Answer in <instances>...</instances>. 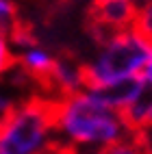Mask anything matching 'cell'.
Returning a JSON list of instances; mask_svg holds the SVG:
<instances>
[{"label": "cell", "instance_id": "6da1fadb", "mask_svg": "<svg viewBox=\"0 0 152 154\" xmlns=\"http://www.w3.org/2000/svg\"><path fill=\"white\" fill-rule=\"evenodd\" d=\"M130 135L124 115L96 100L89 87L54 100V137L63 152H96Z\"/></svg>", "mask_w": 152, "mask_h": 154}, {"label": "cell", "instance_id": "7a4b0ae2", "mask_svg": "<svg viewBox=\"0 0 152 154\" xmlns=\"http://www.w3.org/2000/svg\"><path fill=\"white\" fill-rule=\"evenodd\" d=\"M54 137V100L30 96L0 122V154H52Z\"/></svg>", "mask_w": 152, "mask_h": 154}, {"label": "cell", "instance_id": "3957f363", "mask_svg": "<svg viewBox=\"0 0 152 154\" xmlns=\"http://www.w3.org/2000/svg\"><path fill=\"white\" fill-rule=\"evenodd\" d=\"M152 52V42L137 28H124L98 39V46L85 63L87 87L111 80L139 76Z\"/></svg>", "mask_w": 152, "mask_h": 154}, {"label": "cell", "instance_id": "277c9868", "mask_svg": "<svg viewBox=\"0 0 152 154\" xmlns=\"http://www.w3.org/2000/svg\"><path fill=\"white\" fill-rule=\"evenodd\" d=\"M137 15V7L128 0H91L89 7V22L96 35V42L111 33L124 28H133Z\"/></svg>", "mask_w": 152, "mask_h": 154}, {"label": "cell", "instance_id": "5b68a950", "mask_svg": "<svg viewBox=\"0 0 152 154\" xmlns=\"http://www.w3.org/2000/svg\"><path fill=\"white\" fill-rule=\"evenodd\" d=\"M42 87L48 91L46 96L50 100H59V98L83 91L87 87L85 63L72 54H57L52 69H50V74L42 83Z\"/></svg>", "mask_w": 152, "mask_h": 154}, {"label": "cell", "instance_id": "8992f818", "mask_svg": "<svg viewBox=\"0 0 152 154\" xmlns=\"http://www.w3.org/2000/svg\"><path fill=\"white\" fill-rule=\"evenodd\" d=\"M54 59H57L54 50H50L48 46L39 44L37 39L15 50V67L22 72L28 80L37 83L39 87H42V83L46 80V76L50 74Z\"/></svg>", "mask_w": 152, "mask_h": 154}, {"label": "cell", "instance_id": "52a82bcc", "mask_svg": "<svg viewBox=\"0 0 152 154\" xmlns=\"http://www.w3.org/2000/svg\"><path fill=\"white\" fill-rule=\"evenodd\" d=\"M141 83L139 76H130V78H119V80H111V83H104V85H94L89 87V91L96 96V100H100L107 109L111 111H117V113H124L133 100L139 96Z\"/></svg>", "mask_w": 152, "mask_h": 154}, {"label": "cell", "instance_id": "ba28073f", "mask_svg": "<svg viewBox=\"0 0 152 154\" xmlns=\"http://www.w3.org/2000/svg\"><path fill=\"white\" fill-rule=\"evenodd\" d=\"M124 119L133 135H148L152 130V87L144 85L139 96L124 113Z\"/></svg>", "mask_w": 152, "mask_h": 154}, {"label": "cell", "instance_id": "9c48e42d", "mask_svg": "<svg viewBox=\"0 0 152 154\" xmlns=\"http://www.w3.org/2000/svg\"><path fill=\"white\" fill-rule=\"evenodd\" d=\"M63 154H152V150L146 141V135H130L124 141L113 143V146L102 148V150H96V152H63Z\"/></svg>", "mask_w": 152, "mask_h": 154}, {"label": "cell", "instance_id": "30bf717a", "mask_svg": "<svg viewBox=\"0 0 152 154\" xmlns=\"http://www.w3.org/2000/svg\"><path fill=\"white\" fill-rule=\"evenodd\" d=\"M22 24L20 20V9L15 0H0V35H11L13 30Z\"/></svg>", "mask_w": 152, "mask_h": 154}, {"label": "cell", "instance_id": "8fae6325", "mask_svg": "<svg viewBox=\"0 0 152 154\" xmlns=\"http://www.w3.org/2000/svg\"><path fill=\"white\" fill-rule=\"evenodd\" d=\"M15 67V50L7 35H0V80Z\"/></svg>", "mask_w": 152, "mask_h": 154}, {"label": "cell", "instance_id": "7c38bea8", "mask_svg": "<svg viewBox=\"0 0 152 154\" xmlns=\"http://www.w3.org/2000/svg\"><path fill=\"white\" fill-rule=\"evenodd\" d=\"M133 28H137L146 39H150V42H152V2H148V5H144V7L137 9Z\"/></svg>", "mask_w": 152, "mask_h": 154}, {"label": "cell", "instance_id": "4fadbf2b", "mask_svg": "<svg viewBox=\"0 0 152 154\" xmlns=\"http://www.w3.org/2000/svg\"><path fill=\"white\" fill-rule=\"evenodd\" d=\"M17 102H20V100L11 94V91H7L5 87H0V122H2V119L9 115V113L15 109Z\"/></svg>", "mask_w": 152, "mask_h": 154}, {"label": "cell", "instance_id": "5bb4252c", "mask_svg": "<svg viewBox=\"0 0 152 154\" xmlns=\"http://www.w3.org/2000/svg\"><path fill=\"white\" fill-rule=\"evenodd\" d=\"M139 78H141V83H144V85L152 87V52H150V57H148V61H146L144 69H141Z\"/></svg>", "mask_w": 152, "mask_h": 154}, {"label": "cell", "instance_id": "9a60e30c", "mask_svg": "<svg viewBox=\"0 0 152 154\" xmlns=\"http://www.w3.org/2000/svg\"><path fill=\"white\" fill-rule=\"evenodd\" d=\"M128 2H130V5H133V7H137V9H139V7H144V5H148V2H152V0H128Z\"/></svg>", "mask_w": 152, "mask_h": 154}, {"label": "cell", "instance_id": "2e32d148", "mask_svg": "<svg viewBox=\"0 0 152 154\" xmlns=\"http://www.w3.org/2000/svg\"><path fill=\"white\" fill-rule=\"evenodd\" d=\"M52 154H63V152H61V150H57V152H52Z\"/></svg>", "mask_w": 152, "mask_h": 154}]
</instances>
